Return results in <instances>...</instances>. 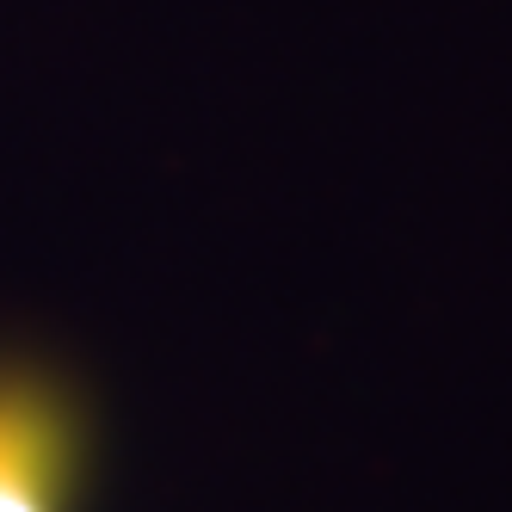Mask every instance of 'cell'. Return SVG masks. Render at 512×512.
Masks as SVG:
<instances>
[{"label":"cell","instance_id":"1","mask_svg":"<svg viewBox=\"0 0 512 512\" xmlns=\"http://www.w3.org/2000/svg\"><path fill=\"white\" fill-rule=\"evenodd\" d=\"M99 395L68 358L0 340V512H93Z\"/></svg>","mask_w":512,"mask_h":512}]
</instances>
